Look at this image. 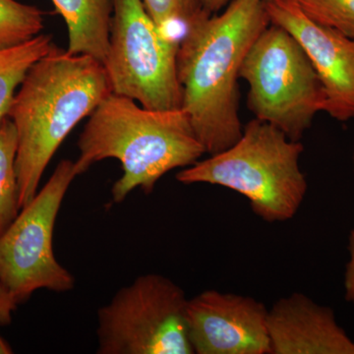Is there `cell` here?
I'll return each instance as SVG.
<instances>
[{
    "mask_svg": "<svg viewBox=\"0 0 354 354\" xmlns=\"http://www.w3.org/2000/svg\"><path fill=\"white\" fill-rule=\"evenodd\" d=\"M270 24L264 0H232L220 15L205 10L185 27L176 57L181 109L206 153L223 152L241 137L242 62Z\"/></svg>",
    "mask_w": 354,
    "mask_h": 354,
    "instance_id": "1",
    "label": "cell"
},
{
    "mask_svg": "<svg viewBox=\"0 0 354 354\" xmlns=\"http://www.w3.org/2000/svg\"><path fill=\"white\" fill-rule=\"evenodd\" d=\"M111 93L101 62L55 44L28 70L7 114L17 132L20 209L36 196L44 171L69 133Z\"/></svg>",
    "mask_w": 354,
    "mask_h": 354,
    "instance_id": "2",
    "label": "cell"
},
{
    "mask_svg": "<svg viewBox=\"0 0 354 354\" xmlns=\"http://www.w3.org/2000/svg\"><path fill=\"white\" fill-rule=\"evenodd\" d=\"M78 149V176L106 158L120 160L123 174L111 188L116 204L137 188L151 194L167 172L190 167L206 153L183 109H149L113 93L88 116Z\"/></svg>",
    "mask_w": 354,
    "mask_h": 354,
    "instance_id": "3",
    "label": "cell"
},
{
    "mask_svg": "<svg viewBox=\"0 0 354 354\" xmlns=\"http://www.w3.org/2000/svg\"><path fill=\"white\" fill-rule=\"evenodd\" d=\"M304 150L299 141L256 118L234 145L185 167L176 179L230 188L248 200L256 216L281 223L297 215L306 196L308 184L299 165Z\"/></svg>",
    "mask_w": 354,
    "mask_h": 354,
    "instance_id": "4",
    "label": "cell"
},
{
    "mask_svg": "<svg viewBox=\"0 0 354 354\" xmlns=\"http://www.w3.org/2000/svg\"><path fill=\"white\" fill-rule=\"evenodd\" d=\"M241 78L249 85L248 108L256 118L299 141L317 113L326 111L320 77L297 39L270 24L242 62Z\"/></svg>",
    "mask_w": 354,
    "mask_h": 354,
    "instance_id": "5",
    "label": "cell"
},
{
    "mask_svg": "<svg viewBox=\"0 0 354 354\" xmlns=\"http://www.w3.org/2000/svg\"><path fill=\"white\" fill-rule=\"evenodd\" d=\"M178 41L156 24L142 0H113L104 69L113 94L155 111L183 106Z\"/></svg>",
    "mask_w": 354,
    "mask_h": 354,
    "instance_id": "6",
    "label": "cell"
},
{
    "mask_svg": "<svg viewBox=\"0 0 354 354\" xmlns=\"http://www.w3.org/2000/svg\"><path fill=\"white\" fill-rule=\"evenodd\" d=\"M188 299L158 274L140 276L97 311L99 354H193Z\"/></svg>",
    "mask_w": 354,
    "mask_h": 354,
    "instance_id": "7",
    "label": "cell"
},
{
    "mask_svg": "<svg viewBox=\"0 0 354 354\" xmlns=\"http://www.w3.org/2000/svg\"><path fill=\"white\" fill-rule=\"evenodd\" d=\"M77 176L73 160L59 162L46 185L0 235V283L17 304L39 290L66 292L75 286L73 274L55 258L53 232Z\"/></svg>",
    "mask_w": 354,
    "mask_h": 354,
    "instance_id": "8",
    "label": "cell"
},
{
    "mask_svg": "<svg viewBox=\"0 0 354 354\" xmlns=\"http://www.w3.org/2000/svg\"><path fill=\"white\" fill-rule=\"evenodd\" d=\"M268 312L255 298L209 290L188 299V335L197 354H271Z\"/></svg>",
    "mask_w": 354,
    "mask_h": 354,
    "instance_id": "9",
    "label": "cell"
},
{
    "mask_svg": "<svg viewBox=\"0 0 354 354\" xmlns=\"http://www.w3.org/2000/svg\"><path fill=\"white\" fill-rule=\"evenodd\" d=\"M271 24L290 32L302 46L326 95V113L339 121L354 118V39L309 19L295 0H264Z\"/></svg>",
    "mask_w": 354,
    "mask_h": 354,
    "instance_id": "10",
    "label": "cell"
},
{
    "mask_svg": "<svg viewBox=\"0 0 354 354\" xmlns=\"http://www.w3.org/2000/svg\"><path fill=\"white\" fill-rule=\"evenodd\" d=\"M271 354H354L334 310L304 295L281 298L268 312Z\"/></svg>",
    "mask_w": 354,
    "mask_h": 354,
    "instance_id": "11",
    "label": "cell"
},
{
    "mask_svg": "<svg viewBox=\"0 0 354 354\" xmlns=\"http://www.w3.org/2000/svg\"><path fill=\"white\" fill-rule=\"evenodd\" d=\"M68 30L67 51L104 65L108 55L113 0H51Z\"/></svg>",
    "mask_w": 354,
    "mask_h": 354,
    "instance_id": "12",
    "label": "cell"
},
{
    "mask_svg": "<svg viewBox=\"0 0 354 354\" xmlns=\"http://www.w3.org/2000/svg\"><path fill=\"white\" fill-rule=\"evenodd\" d=\"M53 46L50 35L39 34L19 46L0 50V121L8 114L16 90L28 70Z\"/></svg>",
    "mask_w": 354,
    "mask_h": 354,
    "instance_id": "13",
    "label": "cell"
},
{
    "mask_svg": "<svg viewBox=\"0 0 354 354\" xmlns=\"http://www.w3.org/2000/svg\"><path fill=\"white\" fill-rule=\"evenodd\" d=\"M17 132L6 116L0 121V235L19 215V184L16 171Z\"/></svg>",
    "mask_w": 354,
    "mask_h": 354,
    "instance_id": "14",
    "label": "cell"
},
{
    "mask_svg": "<svg viewBox=\"0 0 354 354\" xmlns=\"http://www.w3.org/2000/svg\"><path fill=\"white\" fill-rule=\"evenodd\" d=\"M44 29V13L16 0H0V50L30 41Z\"/></svg>",
    "mask_w": 354,
    "mask_h": 354,
    "instance_id": "15",
    "label": "cell"
},
{
    "mask_svg": "<svg viewBox=\"0 0 354 354\" xmlns=\"http://www.w3.org/2000/svg\"><path fill=\"white\" fill-rule=\"evenodd\" d=\"M305 15L354 39V0H295Z\"/></svg>",
    "mask_w": 354,
    "mask_h": 354,
    "instance_id": "16",
    "label": "cell"
},
{
    "mask_svg": "<svg viewBox=\"0 0 354 354\" xmlns=\"http://www.w3.org/2000/svg\"><path fill=\"white\" fill-rule=\"evenodd\" d=\"M160 29L167 32L171 25H189L204 12L200 0H142Z\"/></svg>",
    "mask_w": 354,
    "mask_h": 354,
    "instance_id": "17",
    "label": "cell"
},
{
    "mask_svg": "<svg viewBox=\"0 0 354 354\" xmlns=\"http://www.w3.org/2000/svg\"><path fill=\"white\" fill-rule=\"evenodd\" d=\"M349 260L344 272V297L354 305V230L348 237Z\"/></svg>",
    "mask_w": 354,
    "mask_h": 354,
    "instance_id": "18",
    "label": "cell"
},
{
    "mask_svg": "<svg viewBox=\"0 0 354 354\" xmlns=\"http://www.w3.org/2000/svg\"><path fill=\"white\" fill-rule=\"evenodd\" d=\"M17 302L0 283V325H9L12 321V314L17 309Z\"/></svg>",
    "mask_w": 354,
    "mask_h": 354,
    "instance_id": "19",
    "label": "cell"
},
{
    "mask_svg": "<svg viewBox=\"0 0 354 354\" xmlns=\"http://www.w3.org/2000/svg\"><path fill=\"white\" fill-rule=\"evenodd\" d=\"M200 1H201L202 7L204 8V10L213 14L223 9L230 0H200Z\"/></svg>",
    "mask_w": 354,
    "mask_h": 354,
    "instance_id": "20",
    "label": "cell"
},
{
    "mask_svg": "<svg viewBox=\"0 0 354 354\" xmlns=\"http://www.w3.org/2000/svg\"><path fill=\"white\" fill-rule=\"evenodd\" d=\"M12 353V349L9 346V344L0 337V354H10Z\"/></svg>",
    "mask_w": 354,
    "mask_h": 354,
    "instance_id": "21",
    "label": "cell"
},
{
    "mask_svg": "<svg viewBox=\"0 0 354 354\" xmlns=\"http://www.w3.org/2000/svg\"><path fill=\"white\" fill-rule=\"evenodd\" d=\"M353 165H354V153H353Z\"/></svg>",
    "mask_w": 354,
    "mask_h": 354,
    "instance_id": "22",
    "label": "cell"
}]
</instances>
